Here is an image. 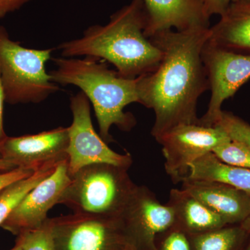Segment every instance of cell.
<instances>
[{
    "mask_svg": "<svg viewBox=\"0 0 250 250\" xmlns=\"http://www.w3.org/2000/svg\"><path fill=\"white\" fill-rule=\"evenodd\" d=\"M209 28L167 29L149 38L162 58L154 71L139 77V88L140 104L155 114L151 131L155 139L179 125L198 123L197 101L209 90L202 59Z\"/></svg>",
    "mask_w": 250,
    "mask_h": 250,
    "instance_id": "6da1fadb",
    "label": "cell"
},
{
    "mask_svg": "<svg viewBox=\"0 0 250 250\" xmlns=\"http://www.w3.org/2000/svg\"><path fill=\"white\" fill-rule=\"evenodd\" d=\"M147 23L143 0H132L105 25H93L82 37L59 45L62 57H90L111 62L126 78L135 79L154 71L162 52L146 36Z\"/></svg>",
    "mask_w": 250,
    "mask_h": 250,
    "instance_id": "7a4b0ae2",
    "label": "cell"
},
{
    "mask_svg": "<svg viewBox=\"0 0 250 250\" xmlns=\"http://www.w3.org/2000/svg\"><path fill=\"white\" fill-rule=\"evenodd\" d=\"M53 61L56 68L49 72L51 79L57 84L75 85L85 94L93 104L104 141H113L110 129L113 125L125 131L134 127L136 119L124 109L130 104H140L139 77L121 76L93 57H61Z\"/></svg>",
    "mask_w": 250,
    "mask_h": 250,
    "instance_id": "3957f363",
    "label": "cell"
},
{
    "mask_svg": "<svg viewBox=\"0 0 250 250\" xmlns=\"http://www.w3.org/2000/svg\"><path fill=\"white\" fill-rule=\"evenodd\" d=\"M128 170L108 164L85 166L70 177L58 205L75 214L118 220L137 187Z\"/></svg>",
    "mask_w": 250,
    "mask_h": 250,
    "instance_id": "277c9868",
    "label": "cell"
},
{
    "mask_svg": "<svg viewBox=\"0 0 250 250\" xmlns=\"http://www.w3.org/2000/svg\"><path fill=\"white\" fill-rule=\"evenodd\" d=\"M53 49H29L0 26V70L6 103H40L59 90L46 70Z\"/></svg>",
    "mask_w": 250,
    "mask_h": 250,
    "instance_id": "5b68a950",
    "label": "cell"
},
{
    "mask_svg": "<svg viewBox=\"0 0 250 250\" xmlns=\"http://www.w3.org/2000/svg\"><path fill=\"white\" fill-rule=\"evenodd\" d=\"M90 101L79 92L70 99L72 123L69 128L68 173L70 177L85 166L108 164L129 169L133 159L129 152L118 154L112 150L95 131L90 116Z\"/></svg>",
    "mask_w": 250,
    "mask_h": 250,
    "instance_id": "8992f818",
    "label": "cell"
},
{
    "mask_svg": "<svg viewBox=\"0 0 250 250\" xmlns=\"http://www.w3.org/2000/svg\"><path fill=\"white\" fill-rule=\"evenodd\" d=\"M155 140L162 146L166 173L177 183L187 177L192 163L231 139L219 125L196 123L174 126Z\"/></svg>",
    "mask_w": 250,
    "mask_h": 250,
    "instance_id": "52a82bcc",
    "label": "cell"
},
{
    "mask_svg": "<svg viewBox=\"0 0 250 250\" xmlns=\"http://www.w3.org/2000/svg\"><path fill=\"white\" fill-rule=\"evenodd\" d=\"M202 59L211 94L207 113L199 118L198 123L215 126L223 113L224 102L250 79V55L220 48L208 40L202 49Z\"/></svg>",
    "mask_w": 250,
    "mask_h": 250,
    "instance_id": "ba28073f",
    "label": "cell"
},
{
    "mask_svg": "<svg viewBox=\"0 0 250 250\" xmlns=\"http://www.w3.org/2000/svg\"><path fill=\"white\" fill-rule=\"evenodd\" d=\"M50 220L55 250H125L128 246L119 219L72 213Z\"/></svg>",
    "mask_w": 250,
    "mask_h": 250,
    "instance_id": "9c48e42d",
    "label": "cell"
},
{
    "mask_svg": "<svg viewBox=\"0 0 250 250\" xmlns=\"http://www.w3.org/2000/svg\"><path fill=\"white\" fill-rule=\"evenodd\" d=\"M119 220L128 244L136 250H156L158 235L175 225L172 207L145 186H137Z\"/></svg>",
    "mask_w": 250,
    "mask_h": 250,
    "instance_id": "30bf717a",
    "label": "cell"
},
{
    "mask_svg": "<svg viewBox=\"0 0 250 250\" xmlns=\"http://www.w3.org/2000/svg\"><path fill=\"white\" fill-rule=\"evenodd\" d=\"M67 161L61 162L53 173L33 188L0 227L18 236L43 225L48 219L47 212L58 205L61 195L70 183Z\"/></svg>",
    "mask_w": 250,
    "mask_h": 250,
    "instance_id": "8fae6325",
    "label": "cell"
},
{
    "mask_svg": "<svg viewBox=\"0 0 250 250\" xmlns=\"http://www.w3.org/2000/svg\"><path fill=\"white\" fill-rule=\"evenodd\" d=\"M69 128L59 126L36 134L7 137L0 155L17 167L36 170L47 163L68 159Z\"/></svg>",
    "mask_w": 250,
    "mask_h": 250,
    "instance_id": "7c38bea8",
    "label": "cell"
},
{
    "mask_svg": "<svg viewBox=\"0 0 250 250\" xmlns=\"http://www.w3.org/2000/svg\"><path fill=\"white\" fill-rule=\"evenodd\" d=\"M146 34L149 38L159 31H186L210 27V18L198 0H143Z\"/></svg>",
    "mask_w": 250,
    "mask_h": 250,
    "instance_id": "4fadbf2b",
    "label": "cell"
},
{
    "mask_svg": "<svg viewBox=\"0 0 250 250\" xmlns=\"http://www.w3.org/2000/svg\"><path fill=\"white\" fill-rule=\"evenodd\" d=\"M184 190L223 219L227 225H241L250 213V195L243 190L215 182L184 179Z\"/></svg>",
    "mask_w": 250,
    "mask_h": 250,
    "instance_id": "5bb4252c",
    "label": "cell"
},
{
    "mask_svg": "<svg viewBox=\"0 0 250 250\" xmlns=\"http://www.w3.org/2000/svg\"><path fill=\"white\" fill-rule=\"evenodd\" d=\"M212 44L236 53L250 55V2L232 3L210 27Z\"/></svg>",
    "mask_w": 250,
    "mask_h": 250,
    "instance_id": "9a60e30c",
    "label": "cell"
},
{
    "mask_svg": "<svg viewBox=\"0 0 250 250\" xmlns=\"http://www.w3.org/2000/svg\"><path fill=\"white\" fill-rule=\"evenodd\" d=\"M167 205L173 209L174 227L187 235L207 232L227 225L220 215L183 188L170 190Z\"/></svg>",
    "mask_w": 250,
    "mask_h": 250,
    "instance_id": "2e32d148",
    "label": "cell"
},
{
    "mask_svg": "<svg viewBox=\"0 0 250 250\" xmlns=\"http://www.w3.org/2000/svg\"><path fill=\"white\" fill-rule=\"evenodd\" d=\"M184 179L220 182L250 195V169L225 164L211 152L192 163Z\"/></svg>",
    "mask_w": 250,
    "mask_h": 250,
    "instance_id": "e0dca14e",
    "label": "cell"
},
{
    "mask_svg": "<svg viewBox=\"0 0 250 250\" xmlns=\"http://www.w3.org/2000/svg\"><path fill=\"white\" fill-rule=\"evenodd\" d=\"M250 231L241 225H227L207 232L187 235L192 250H242Z\"/></svg>",
    "mask_w": 250,
    "mask_h": 250,
    "instance_id": "ac0fdd59",
    "label": "cell"
},
{
    "mask_svg": "<svg viewBox=\"0 0 250 250\" xmlns=\"http://www.w3.org/2000/svg\"><path fill=\"white\" fill-rule=\"evenodd\" d=\"M62 161H53L47 163L29 177L11 184L0 192V226L28 192L53 173L57 166Z\"/></svg>",
    "mask_w": 250,
    "mask_h": 250,
    "instance_id": "d6986e66",
    "label": "cell"
},
{
    "mask_svg": "<svg viewBox=\"0 0 250 250\" xmlns=\"http://www.w3.org/2000/svg\"><path fill=\"white\" fill-rule=\"evenodd\" d=\"M17 236L16 243L22 250H55L50 218L39 228L22 231Z\"/></svg>",
    "mask_w": 250,
    "mask_h": 250,
    "instance_id": "ffe728a7",
    "label": "cell"
},
{
    "mask_svg": "<svg viewBox=\"0 0 250 250\" xmlns=\"http://www.w3.org/2000/svg\"><path fill=\"white\" fill-rule=\"evenodd\" d=\"M211 152L225 164L250 169V147L244 143L231 140L215 147Z\"/></svg>",
    "mask_w": 250,
    "mask_h": 250,
    "instance_id": "44dd1931",
    "label": "cell"
},
{
    "mask_svg": "<svg viewBox=\"0 0 250 250\" xmlns=\"http://www.w3.org/2000/svg\"><path fill=\"white\" fill-rule=\"evenodd\" d=\"M215 125L223 127L230 139L244 143L250 147V125L232 113L223 111L220 121Z\"/></svg>",
    "mask_w": 250,
    "mask_h": 250,
    "instance_id": "7402d4cb",
    "label": "cell"
},
{
    "mask_svg": "<svg viewBox=\"0 0 250 250\" xmlns=\"http://www.w3.org/2000/svg\"><path fill=\"white\" fill-rule=\"evenodd\" d=\"M156 250H192L187 233L173 227L158 235Z\"/></svg>",
    "mask_w": 250,
    "mask_h": 250,
    "instance_id": "603a6c76",
    "label": "cell"
},
{
    "mask_svg": "<svg viewBox=\"0 0 250 250\" xmlns=\"http://www.w3.org/2000/svg\"><path fill=\"white\" fill-rule=\"evenodd\" d=\"M35 171L31 169L16 167L14 170L0 173V192L11 184L21 179L27 178L34 174Z\"/></svg>",
    "mask_w": 250,
    "mask_h": 250,
    "instance_id": "cb8c5ba5",
    "label": "cell"
},
{
    "mask_svg": "<svg viewBox=\"0 0 250 250\" xmlns=\"http://www.w3.org/2000/svg\"><path fill=\"white\" fill-rule=\"evenodd\" d=\"M198 1L201 3L206 14L210 18L213 15L221 16L228 9L230 5L238 0H198Z\"/></svg>",
    "mask_w": 250,
    "mask_h": 250,
    "instance_id": "d4e9b609",
    "label": "cell"
},
{
    "mask_svg": "<svg viewBox=\"0 0 250 250\" xmlns=\"http://www.w3.org/2000/svg\"><path fill=\"white\" fill-rule=\"evenodd\" d=\"M30 0H0V20L9 13L21 9Z\"/></svg>",
    "mask_w": 250,
    "mask_h": 250,
    "instance_id": "484cf974",
    "label": "cell"
},
{
    "mask_svg": "<svg viewBox=\"0 0 250 250\" xmlns=\"http://www.w3.org/2000/svg\"><path fill=\"white\" fill-rule=\"evenodd\" d=\"M6 102L4 87H3L2 81H1V70H0V144L7 137L4 129V105Z\"/></svg>",
    "mask_w": 250,
    "mask_h": 250,
    "instance_id": "4316f807",
    "label": "cell"
},
{
    "mask_svg": "<svg viewBox=\"0 0 250 250\" xmlns=\"http://www.w3.org/2000/svg\"><path fill=\"white\" fill-rule=\"evenodd\" d=\"M16 167H17L12 163L9 162V161L5 160V159L0 157V170L6 172V171L14 170Z\"/></svg>",
    "mask_w": 250,
    "mask_h": 250,
    "instance_id": "83f0119b",
    "label": "cell"
},
{
    "mask_svg": "<svg viewBox=\"0 0 250 250\" xmlns=\"http://www.w3.org/2000/svg\"><path fill=\"white\" fill-rule=\"evenodd\" d=\"M243 228L246 229L248 231H250V213L246 220L241 224Z\"/></svg>",
    "mask_w": 250,
    "mask_h": 250,
    "instance_id": "f1b7e54d",
    "label": "cell"
},
{
    "mask_svg": "<svg viewBox=\"0 0 250 250\" xmlns=\"http://www.w3.org/2000/svg\"><path fill=\"white\" fill-rule=\"evenodd\" d=\"M242 250H250V234Z\"/></svg>",
    "mask_w": 250,
    "mask_h": 250,
    "instance_id": "f546056e",
    "label": "cell"
},
{
    "mask_svg": "<svg viewBox=\"0 0 250 250\" xmlns=\"http://www.w3.org/2000/svg\"><path fill=\"white\" fill-rule=\"evenodd\" d=\"M10 250H22V248H21V246H20L18 243H16V246L14 247V248H12V249Z\"/></svg>",
    "mask_w": 250,
    "mask_h": 250,
    "instance_id": "4dcf8cb0",
    "label": "cell"
},
{
    "mask_svg": "<svg viewBox=\"0 0 250 250\" xmlns=\"http://www.w3.org/2000/svg\"><path fill=\"white\" fill-rule=\"evenodd\" d=\"M125 250H136L135 249L134 247L131 246V245L128 244V246H126V248H125Z\"/></svg>",
    "mask_w": 250,
    "mask_h": 250,
    "instance_id": "1f68e13d",
    "label": "cell"
},
{
    "mask_svg": "<svg viewBox=\"0 0 250 250\" xmlns=\"http://www.w3.org/2000/svg\"><path fill=\"white\" fill-rule=\"evenodd\" d=\"M240 1H247V2H250V0H240Z\"/></svg>",
    "mask_w": 250,
    "mask_h": 250,
    "instance_id": "d6a6232c",
    "label": "cell"
},
{
    "mask_svg": "<svg viewBox=\"0 0 250 250\" xmlns=\"http://www.w3.org/2000/svg\"><path fill=\"white\" fill-rule=\"evenodd\" d=\"M0 157H1V155H0Z\"/></svg>",
    "mask_w": 250,
    "mask_h": 250,
    "instance_id": "836d02e7",
    "label": "cell"
}]
</instances>
